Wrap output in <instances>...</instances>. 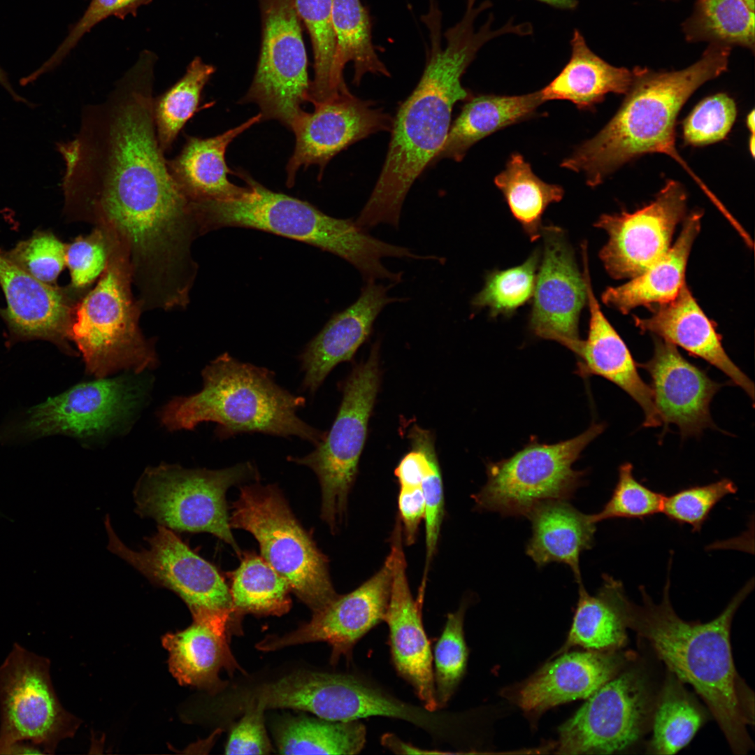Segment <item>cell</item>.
<instances>
[{"label": "cell", "instance_id": "1", "mask_svg": "<svg viewBox=\"0 0 755 755\" xmlns=\"http://www.w3.org/2000/svg\"><path fill=\"white\" fill-rule=\"evenodd\" d=\"M157 57L143 52L106 101L87 106L78 134L57 143L64 162V213L133 245L174 233L192 201L171 173L153 115Z\"/></svg>", "mask_w": 755, "mask_h": 755}, {"label": "cell", "instance_id": "2", "mask_svg": "<svg viewBox=\"0 0 755 755\" xmlns=\"http://www.w3.org/2000/svg\"><path fill=\"white\" fill-rule=\"evenodd\" d=\"M481 13L480 7L467 3L461 20L445 31L444 46L440 8L431 6L422 16L430 41L426 66L417 85L393 117L384 163L355 220L360 227L387 224L398 229L408 191L445 141L454 106L472 97L461 85L462 76L485 43L505 33L503 27L491 29V15L475 31L474 22Z\"/></svg>", "mask_w": 755, "mask_h": 755}, {"label": "cell", "instance_id": "3", "mask_svg": "<svg viewBox=\"0 0 755 755\" xmlns=\"http://www.w3.org/2000/svg\"><path fill=\"white\" fill-rule=\"evenodd\" d=\"M668 577L660 603L644 587L642 604L626 594L619 615L626 628L652 647L670 673L690 684L703 700L735 754L753 748L747 726L754 724V694L738 673L731 645L734 615L754 587L748 582L716 618L701 623L680 618L669 595Z\"/></svg>", "mask_w": 755, "mask_h": 755}, {"label": "cell", "instance_id": "4", "mask_svg": "<svg viewBox=\"0 0 755 755\" xmlns=\"http://www.w3.org/2000/svg\"><path fill=\"white\" fill-rule=\"evenodd\" d=\"M731 48L710 43L699 60L680 71L635 67L631 86L616 114L561 166L582 172L587 185L596 187L620 166L642 154L659 152L677 158V117L699 87L726 71Z\"/></svg>", "mask_w": 755, "mask_h": 755}, {"label": "cell", "instance_id": "5", "mask_svg": "<svg viewBox=\"0 0 755 755\" xmlns=\"http://www.w3.org/2000/svg\"><path fill=\"white\" fill-rule=\"evenodd\" d=\"M203 388L173 398L161 410L169 431L192 430L200 423L216 424V436L226 439L243 433L298 437L317 445L325 433L297 414L305 399L280 386L273 372L242 362L225 352L201 372Z\"/></svg>", "mask_w": 755, "mask_h": 755}, {"label": "cell", "instance_id": "6", "mask_svg": "<svg viewBox=\"0 0 755 755\" xmlns=\"http://www.w3.org/2000/svg\"><path fill=\"white\" fill-rule=\"evenodd\" d=\"M235 173L247 184L242 194L197 203L202 235L226 226L261 230L333 253L354 266L365 282L401 280V272L389 271L382 259H412L409 248L372 236L352 219L333 217L306 201L273 192L245 172Z\"/></svg>", "mask_w": 755, "mask_h": 755}, {"label": "cell", "instance_id": "7", "mask_svg": "<svg viewBox=\"0 0 755 755\" xmlns=\"http://www.w3.org/2000/svg\"><path fill=\"white\" fill-rule=\"evenodd\" d=\"M106 239V268L95 287L78 301L71 330L86 371L97 379L121 370L139 374L157 364L154 348L139 328L142 308L133 293L129 260L117 244Z\"/></svg>", "mask_w": 755, "mask_h": 755}, {"label": "cell", "instance_id": "8", "mask_svg": "<svg viewBox=\"0 0 755 755\" xmlns=\"http://www.w3.org/2000/svg\"><path fill=\"white\" fill-rule=\"evenodd\" d=\"M229 523L231 528L253 535L264 559L313 612L338 596L326 556L296 519L278 487L257 483L240 487Z\"/></svg>", "mask_w": 755, "mask_h": 755}, {"label": "cell", "instance_id": "9", "mask_svg": "<svg viewBox=\"0 0 755 755\" xmlns=\"http://www.w3.org/2000/svg\"><path fill=\"white\" fill-rule=\"evenodd\" d=\"M257 477L250 462L220 470L173 464L150 467L134 491L136 512L172 531L210 533L240 554L231 532L225 494L230 487Z\"/></svg>", "mask_w": 755, "mask_h": 755}, {"label": "cell", "instance_id": "10", "mask_svg": "<svg viewBox=\"0 0 755 755\" xmlns=\"http://www.w3.org/2000/svg\"><path fill=\"white\" fill-rule=\"evenodd\" d=\"M80 722L57 698L50 660L13 644L0 666V754H53Z\"/></svg>", "mask_w": 755, "mask_h": 755}, {"label": "cell", "instance_id": "11", "mask_svg": "<svg viewBox=\"0 0 755 755\" xmlns=\"http://www.w3.org/2000/svg\"><path fill=\"white\" fill-rule=\"evenodd\" d=\"M604 429L603 424H594L579 436L554 444L531 441L510 457L488 463L487 482L473 496L476 508L526 517L540 503L568 500L583 477L573 465Z\"/></svg>", "mask_w": 755, "mask_h": 755}, {"label": "cell", "instance_id": "12", "mask_svg": "<svg viewBox=\"0 0 755 755\" xmlns=\"http://www.w3.org/2000/svg\"><path fill=\"white\" fill-rule=\"evenodd\" d=\"M380 378L379 345L375 343L367 361L357 366L345 382L341 403L330 430L310 453L287 458L317 475L322 489L321 517L332 532L346 512Z\"/></svg>", "mask_w": 755, "mask_h": 755}, {"label": "cell", "instance_id": "13", "mask_svg": "<svg viewBox=\"0 0 755 755\" xmlns=\"http://www.w3.org/2000/svg\"><path fill=\"white\" fill-rule=\"evenodd\" d=\"M262 37L257 70L240 103H254L262 120L291 129L309 101L311 82L301 20L293 0H259Z\"/></svg>", "mask_w": 755, "mask_h": 755}, {"label": "cell", "instance_id": "14", "mask_svg": "<svg viewBox=\"0 0 755 755\" xmlns=\"http://www.w3.org/2000/svg\"><path fill=\"white\" fill-rule=\"evenodd\" d=\"M559 729L556 754H610L635 744L652 719L653 694L638 668L619 673Z\"/></svg>", "mask_w": 755, "mask_h": 755}, {"label": "cell", "instance_id": "15", "mask_svg": "<svg viewBox=\"0 0 755 755\" xmlns=\"http://www.w3.org/2000/svg\"><path fill=\"white\" fill-rule=\"evenodd\" d=\"M265 710L289 708L338 721L382 716L426 727L431 718L350 675L299 671L263 684L247 695Z\"/></svg>", "mask_w": 755, "mask_h": 755}, {"label": "cell", "instance_id": "16", "mask_svg": "<svg viewBox=\"0 0 755 755\" xmlns=\"http://www.w3.org/2000/svg\"><path fill=\"white\" fill-rule=\"evenodd\" d=\"M145 380L133 375L78 384L31 408L20 426L23 436L64 434L95 438L127 423L145 401Z\"/></svg>", "mask_w": 755, "mask_h": 755}, {"label": "cell", "instance_id": "17", "mask_svg": "<svg viewBox=\"0 0 755 755\" xmlns=\"http://www.w3.org/2000/svg\"><path fill=\"white\" fill-rule=\"evenodd\" d=\"M108 549L143 575L150 582L175 593L190 612L231 610L229 589L217 568L194 552L173 531L159 525L146 538L148 549L128 547L105 520Z\"/></svg>", "mask_w": 755, "mask_h": 755}, {"label": "cell", "instance_id": "18", "mask_svg": "<svg viewBox=\"0 0 755 755\" xmlns=\"http://www.w3.org/2000/svg\"><path fill=\"white\" fill-rule=\"evenodd\" d=\"M686 194L670 180L655 199L633 213L603 214L595 226L604 229L608 241L599 257L614 279H631L643 273L670 249L677 225L686 217Z\"/></svg>", "mask_w": 755, "mask_h": 755}, {"label": "cell", "instance_id": "19", "mask_svg": "<svg viewBox=\"0 0 755 755\" xmlns=\"http://www.w3.org/2000/svg\"><path fill=\"white\" fill-rule=\"evenodd\" d=\"M542 262L536 275L529 328L540 338L556 341L575 354L582 340L578 325L587 303V287L565 231L543 226Z\"/></svg>", "mask_w": 755, "mask_h": 755}, {"label": "cell", "instance_id": "20", "mask_svg": "<svg viewBox=\"0 0 755 755\" xmlns=\"http://www.w3.org/2000/svg\"><path fill=\"white\" fill-rule=\"evenodd\" d=\"M312 104L313 112L303 110L290 129L296 143L286 166L289 187L294 184L301 166H319L320 179L326 165L340 151L391 128L393 117L389 114L375 107L373 101L355 96L349 89Z\"/></svg>", "mask_w": 755, "mask_h": 755}, {"label": "cell", "instance_id": "21", "mask_svg": "<svg viewBox=\"0 0 755 755\" xmlns=\"http://www.w3.org/2000/svg\"><path fill=\"white\" fill-rule=\"evenodd\" d=\"M394 557L390 551L381 568L352 592L338 596L322 610L313 612L309 622L281 636H269L257 644L262 651L315 642H325L332 648L331 661L350 655L356 642L384 621L387 610Z\"/></svg>", "mask_w": 755, "mask_h": 755}, {"label": "cell", "instance_id": "22", "mask_svg": "<svg viewBox=\"0 0 755 755\" xmlns=\"http://www.w3.org/2000/svg\"><path fill=\"white\" fill-rule=\"evenodd\" d=\"M0 286L6 301L1 315L13 339L45 340L67 354H76L69 344L78 302L73 288L37 280L1 250Z\"/></svg>", "mask_w": 755, "mask_h": 755}, {"label": "cell", "instance_id": "23", "mask_svg": "<svg viewBox=\"0 0 755 755\" xmlns=\"http://www.w3.org/2000/svg\"><path fill=\"white\" fill-rule=\"evenodd\" d=\"M401 523L396 521L391 537L394 557L390 597L384 616L389 629L393 663L398 674L414 688L428 711L438 708L433 654L422 619L423 603L414 600L406 575Z\"/></svg>", "mask_w": 755, "mask_h": 755}, {"label": "cell", "instance_id": "24", "mask_svg": "<svg viewBox=\"0 0 755 755\" xmlns=\"http://www.w3.org/2000/svg\"><path fill=\"white\" fill-rule=\"evenodd\" d=\"M638 366L651 377L662 424L676 425L683 438L698 436L705 429L714 428L710 403L722 384L686 359L676 346L655 336L652 358Z\"/></svg>", "mask_w": 755, "mask_h": 755}, {"label": "cell", "instance_id": "25", "mask_svg": "<svg viewBox=\"0 0 755 755\" xmlns=\"http://www.w3.org/2000/svg\"><path fill=\"white\" fill-rule=\"evenodd\" d=\"M395 285L366 282L355 302L335 314L306 345L299 359L304 373L302 388L313 395L330 372L340 363L350 361L366 340L378 315L389 303L404 298L390 297Z\"/></svg>", "mask_w": 755, "mask_h": 755}, {"label": "cell", "instance_id": "26", "mask_svg": "<svg viewBox=\"0 0 755 755\" xmlns=\"http://www.w3.org/2000/svg\"><path fill=\"white\" fill-rule=\"evenodd\" d=\"M582 253L590 320L587 338L582 341L575 354L577 373L582 377L598 375L610 381L640 405L645 415V427L659 426L662 422L652 387L641 378L629 349L603 315L593 292L586 247H582Z\"/></svg>", "mask_w": 755, "mask_h": 755}, {"label": "cell", "instance_id": "27", "mask_svg": "<svg viewBox=\"0 0 755 755\" xmlns=\"http://www.w3.org/2000/svg\"><path fill=\"white\" fill-rule=\"evenodd\" d=\"M626 659L616 651L573 652L547 663L517 691L515 702L539 715L569 701L589 698L621 672Z\"/></svg>", "mask_w": 755, "mask_h": 755}, {"label": "cell", "instance_id": "28", "mask_svg": "<svg viewBox=\"0 0 755 755\" xmlns=\"http://www.w3.org/2000/svg\"><path fill=\"white\" fill-rule=\"evenodd\" d=\"M652 311L648 317H634V324L642 333H650L716 367L754 403L753 382L728 357L715 324L698 305L686 283L675 298L652 307Z\"/></svg>", "mask_w": 755, "mask_h": 755}, {"label": "cell", "instance_id": "29", "mask_svg": "<svg viewBox=\"0 0 755 755\" xmlns=\"http://www.w3.org/2000/svg\"><path fill=\"white\" fill-rule=\"evenodd\" d=\"M231 610H198L187 628L166 634L170 671L183 685L213 691L222 684L219 673L241 670L231 652L227 626Z\"/></svg>", "mask_w": 755, "mask_h": 755}, {"label": "cell", "instance_id": "30", "mask_svg": "<svg viewBox=\"0 0 755 755\" xmlns=\"http://www.w3.org/2000/svg\"><path fill=\"white\" fill-rule=\"evenodd\" d=\"M262 120L261 113L244 123L213 137L187 136L180 152L167 160L168 169L186 196L193 202L224 200L242 194L245 187L231 182L234 173L226 165L228 145L238 135Z\"/></svg>", "mask_w": 755, "mask_h": 755}, {"label": "cell", "instance_id": "31", "mask_svg": "<svg viewBox=\"0 0 755 755\" xmlns=\"http://www.w3.org/2000/svg\"><path fill=\"white\" fill-rule=\"evenodd\" d=\"M526 517L532 528L526 554L540 568L552 562L568 566L578 584L582 583L580 555L592 547L596 530L591 515L566 500H552L536 505Z\"/></svg>", "mask_w": 755, "mask_h": 755}, {"label": "cell", "instance_id": "32", "mask_svg": "<svg viewBox=\"0 0 755 755\" xmlns=\"http://www.w3.org/2000/svg\"><path fill=\"white\" fill-rule=\"evenodd\" d=\"M702 216L699 210L686 216L677 240L666 254L626 283L607 287L601 296L603 303L628 314L638 306L652 308L675 298L686 283V266Z\"/></svg>", "mask_w": 755, "mask_h": 755}, {"label": "cell", "instance_id": "33", "mask_svg": "<svg viewBox=\"0 0 755 755\" xmlns=\"http://www.w3.org/2000/svg\"><path fill=\"white\" fill-rule=\"evenodd\" d=\"M570 47L568 63L540 89L544 101L567 100L580 110H587L603 101L608 93L628 92L632 71L614 66L595 54L577 29L573 30Z\"/></svg>", "mask_w": 755, "mask_h": 755}, {"label": "cell", "instance_id": "34", "mask_svg": "<svg viewBox=\"0 0 755 755\" xmlns=\"http://www.w3.org/2000/svg\"><path fill=\"white\" fill-rule=\"evenodd\" d=\"M544 102L540 90L518 96L482 94L470 97L450 126L432 163L443 159L461 161L474 144L500 129L531 117Z\"/></svg>", "mask_w": 755, "mask_h": 755}, {"label": "cell", "instance_id": "35", "mask_svg": "<svg viewBox=\"0 0 755 755\" xmlns=\"http://www.w3.org/2000/svg\"><path fill=\"white\" fill-rule=\"evenodd\" d=\"M625 590L622 582L604 575L598 592L591 596L579 584V599L561 654L575 646L588 650L616 651L627 643L626 628L619 612Z\"/></svg>", "mask_w": 755, "mask_h": 755}, {"label": "cell", "instance_id": "36", "mask_svg": "<svg viewBox=\"0 0 755 755\" xmlns=\"http://www.w3.org/2000/svg\"><path fill=\"white\" fill-rule=\"evenodd\" d=\"M331 18L336 41L331 84L336 94L349 89L343 78L349 62L353 63L356 85L367 73L390 76L373 43L370 17L361 0H332Z\"/></svg>", "mask_w": 755, "mask_h": 755}, {"label": "cell", "instance_id": "37", "mask_svg": "<svg viewBox=\"0 0 755 755\" xmlns=\"http://www.w3.org/2000/svg\"><path fill=\"white\" fill-rule=\"evenodd\" d=\"M494 183L530 240L538 239L543 226L542 216L550 203L562 199L563 189L540 180L519 153L510 156L505 169L495 177Z\"/></svg>", "mask_w": 755, "mask_h": 755}, {"label": "cell", "instance_id": "38", "mask_svg": "<svg viewBox=\"0 0 755 755\" xmlns=\"http://www.w3.org/2000/svg\"><path fill=\"white\" fill-rule=\"evenodd\" d=\"M366 736L364 725L357 721L299 717L278 728L276 742L282 754H357Z\"/></svg>", "mask_w": 755, "mask_h": 755}, {"label": "cell", "instance_id": "39", "mask_svg": "<svg viewBox=\"0 0 755 755\" xmlns=\"http://www.w3.org/2000/svg\"><path fill=\"white\" fill-rule=\"evenodd\" d=\"M654 707L652 736L647 752L670 755L677 753L693 739L705 721V714L672 673Z\"/></svg>", "mask_w": 755, "mask_h": 755}, {"label": "cell", "instance_id": "40", "mask_svg": "<svg viewBox=\"0 0 755 755\" xmlns=\"http://www.w3.org/2000/svg\"><path fill=\"white\" fill-rule=\"evenodd\" d=\"M689 42L709 41L754 50V0H697L682 24Z\"/></svg>", "mask_w": 755, "mask_h": 755}, {"label": "cell", "instance_id": "41", "mask_svg": "<svg viewBox=\"0 0 755 755\" xmlns=\"http://www.w3.org/2000/svg\"><path fill=\"white\" fill-rule=\"evenodd\" d=\"M290 588L263 557L245 554L232 573L229 590L233 612L281 616L292 604Z\"/></svg>", "mask_w": 755, "mask_h": 755}, {"label": "cell", "instance_id": "42", "mask_svg": "<svg viewBox=\"0 0 755 755\" xmlns=\"http://www.w3.org/2000/svg\"><path fill=\"white\" fill-rule=\"evenodd\" d=\"M215 71V66L196 57L176 82L154 98L155 129L164 153L171 148L180 131L196 112L203 89Z\"/></svg>", "mask_w": 755, "mask_h": 755}, {"label": "cell", "instance_id": "43", "mask_svg": "<svg viewBox=\"0 0 755 755\" xmlns=\"http://www.w3.org/2000/svg\"><path fill=\"white\" fill-rule=\"evenodd\" d=\"M296 11L310 36L315 76L309 101H325L336 94L331 84L336 41L332 25V0H293Z\"/></svg>", "mask_w": 755, "mask_h": 755}, {"label": "cell", "instance_id": "44", "mask_svg": "<svg viewBox=\"0 0 755 755\" xmlns=\"http://www.w3.org/2000/svg\"><path fill=\"white\" fill-rule=\"evenodd\" d=\"M539 252L534 251L522 264L489 273L484 287L472 299L475 308H488L491 317L510 316L533 298Z\"/></svg>", "mask_w": 755, "mask_h": 755}, {"label": "cell", "instance_id": "45", "mask_svg": "<svg viewBox=\"0 0 755 755\" xmlns=\"http://www.w3.org/2000/svg\"><path fill=\"white\" fill-rule=\"evenodd\" d=\"M465 611L464 603L447 614L434 648L433 678L438 708L447 705L465 673L468 656L463 633Z\"/></svg>", "mask_w": 755, "mask_h": 755}, {"label": "cell", "instance_id": "46", "mask_svg": "<svg viewBox=\"0 0 755 755\" xmlns=\"http://www.w3.org/2000/svg\"><path fill=\"white\" fill-rule=\"evenodd\" d=\"M633 471L630 463L619 466L611 497L600 512L591 515L595 523L614 518L642 519L661 512L665 495L641 484Z\"/></svg>", "mask_w": 755, "mask_h": 755}, {"label": "cell", "instance_id": "47", "mask_svg": "<svg viewBox=\"0 0 755 755\" xmlns=\"http://www.w3.org/2000/svg\"><path fill=\"white\" fill-rule=\"evenodd\" d=\"M737 115L734 100L719 93L698 103L682 126L684 143L703 146L724 139L731 131Z\"/></svg>", "mask_w": 755, "mask_h": 755}, {"label": "cell", "instance_id": "48", "mask_svg": "<svg viewBox=\"0 0 755 755\" xmlns=\"http://www.w3.org/2000/svg\"><path fill=\"white\" fill-rule=\"evenodd\" d=\"M736 491V485L728 479L688 487L665 496L661 512L671 521L690 525L693 531H700L717 503Z\"/></svg>", "mask_w": 755, "mask_h": 755}, {"label": "cell", "instance_id": "49", "mask_svg": "<svg viewBox=\"0 0 755 755\" xmlns=\"http://www.w3.org/2000/svg\"><path fill=\"white\" fill-rule=\"evenodd\" d=\"M66 247L52 233L38 231L5 252L31 276L53 285L66 265Z\"/></svg>", "mask_w": 755, "mask_h": 755}, {"label": "cell", "instance_id": "50", "mask_svg": "<svg viewBox=\"0 0 755 755\" xmlns=\"http://www.w3.org/2000/svg\"><path fill=\"white\" fill-rule=\"evenodd\" d=\"M151 1L152 0H91L82 17L71 29L69 35L54 54L36 71L21 78V85H29L57 67L81 38L102 20L110 16L120 19H124L129 14L135 16L139 7Z\"/></svg>", "mask_w": 755, "mask_h": 755}, {"label": "cell", "instance_id": "51", "mask_svg": "<svg viewBox=\"0 0 755 755\" xmlns=\"http://www.w3.org/2000/svg\"><path fill=\"white\" fill-rule=\"evenodd\" d=\"M108 247L102 232L96 228L85 236H78L66 247V264L71 279V287L82 291L103 272Z\"/></svg>", "mask_w": 755, "mask_h": 755}, {"label": "cell", "instance_id": "52", "mask_svg": "<svg viewBox=\"0 0 755 755\" xmlns=\"http://www.w3.org/2000/svg\"><path fill=\"white\" fill-rule=\"evenodd\" d=\"M425 503V566L418 594H424L430 564L436 552L441 524L444 516V491L440 469L434 455L422 484Z\"/></svg>", "mask_w": 755, "mask_h": 755}, {"label": "cell", "instance_id": "53", "mask_svg": "<svg viewBox=\"0 0 755 755\" xmlns=\"http://www.w3.org/2000/svg\"><path fill=\"white\" fill-rule=\"evenodd\" d=\"M245 714L232 729L225 747L226 754H268L272 749L264 726L263 707L244 704Z\"/></svg>", "mask_w": 755, "mask_h": 755}, {"label": "cell", "instance_id": "54", "mask_svg": "<svg viewBox=\"0 0 755 755\" xmlns=\"http://www.w3.org/2000/svg\"><path fill=\"white\" fill-rule=\"evenodd\" d=\"M399 520L407 545L415 542L419 526L424 517L425 503L421 487H401L398 497Z\"/></svg>", "mask_w": 755, "mask_h": 755}, {"label": "cell", "instance_id": "55", "mask_svg": "<svg viewBox=\"0 0 755 755\" xmlns=\"http://www.w3.org/2000/svg\"><path fill=\"white\" fill-rule=\"evenodd\" d=\"M382 744L396 754H448L440 751L426 750L417 748L411 744L406 743L396 735L390 733L384 734L381 740Z\"/></svg>", "mask_w": 755, "mask_h": 755}, {"label": "cell", "instance_id": "56", "mask_svg": "<svg viewBox=\"0 0 755 755\" xmlns=\"http://www.w3.org/2000/svg\"><path fill=\"white\" fill-rule=\"evenodd\" d=\"M0 85L3 87L5 90L9 94L12 99L16 102H20L29 106V102L24 97L21 96L17 92H15L11 83L9 81L8 77L6 71L0 66Z\"/></svg>", "mask_w": 755, "mask_h": 755}, {"label": "cell", "instance_id": "57", "mask_svg": "<svg viewBox=\"0 0 755 755\" xmlns=\"http://www.w3.org/2000/svg\"><path fill=\"white\" fill-rule=\"evenodd\" d=\"M552 7L562 10H574L578 6V0H536Z\"/></svg>", "mask_w": 755, "mask_h": 755}, {"label": "cell", "instance_id": "58", "mask_svg": "<svg viewBox=\"0 0 755 755\" xmlns=\"http://www.w3.org/2000/svg\"><path fill=\"white\" fill-rule=\"evenodd\" d=\"M747 125L752 134H754V111L752 110L747 117Z\"/></svg>", "mask_w": 755, "mask_h": 755}, {"label": "cell", "instance_id": "59", "mask_svg": "<svg viewBox=\"0 0 755 755\" xmlns=\"http://www.w3.org/2000/svg\"><path fill=\"white\" fill-rule=\"evenodd\" d=\"M0 517H3V518L6 517V515H5V514L3 512H2L1 510H0Z\"/></svg>", "mask_w": 755, "mask_h": 755}]
</instances>
